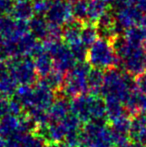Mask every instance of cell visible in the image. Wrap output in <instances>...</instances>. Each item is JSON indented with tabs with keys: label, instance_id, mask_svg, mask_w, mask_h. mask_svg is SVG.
<instances>
[{
	"label": "cell",
	"instance_id": "6da1fadb",
	"mask_svg": "<svg viewBox=\"0 0 146 147\" xmlns=\"http://www.w3.org/2000/svg\"><path fill=\"white\" fill-rule=\"evenodd\" d=\"M118 65L123 72L133 78H138L146 71V49L144 45H137L118 36L113 41Z\"/></svg>",
	"mask_w": 146,
	"mask_h": 147
},
{
	"label": "cell",
	"instance_id": "7a4b0ae2",
	"mask_svg": "<svg viewBox=\"0 0 146 147\" xmlns=\"http://www.w3.org/2000/svg\"><path fill=\"white\" fill-rule=\"evenodd\" d=\"M137 88L136 79L125 72L112 68L104 73V82L100 96L102 98H115L123 105L127 102L133 90Z\"/></svg>",
	"mask_w": 146,
	"mask_h": 147
},
{
	"label": "cell",
	"instance_id": "3957f363",
	"mask_svg": "<svg viewBox=\"0 0 146 147\" xmlns=\"http://www.w3.org/2000/svg\"><path fill=\"white\" fill-rule=\"evenodd\" d=\"M86 61L92 68L107 71L118 65L113 41L99 38L88 48Z\"/></svg>",
	"mask_w": 146,
	"mask_h": 147
},
{
	"label": "cell",
	"instance_id": "277c9868",
	"mask_svg": "<svg viewBox=\"0 0 146 147\" xmlns=\"http://www.w3.org/2000/svg\"><path fill=\"white\" fill-rule=\"evenodd\" d=\"M92 67L87 61L78 62L75 67L65 75L64 84L58 92L59 95L73 99L79 95L88 93L87 77Z\"/></svg>",
	"mask_w": 146,
	"mask_h": 147
},
{
	"label": "cell",
	"instance_id": "5b68a950",
	"mask_svg": "<svg viewBox=\"0 0 146 147\" xmlns=\"http://www.w3.org/2000/svg\"><path fill=\"white\" fill-rule=\"evenodd\" d=\"M72 3L67 0H53L49 11L47 12V21L51 25L63 28L72 21Z\"/></svg>",
	"mask_w": 146,
	"mask_h": 147
},
{
	"label": "cell",
	"instance_id": "8992f818",
	"mask_svg": "<svg viewBox=\"0 0 146 147\" xmlns=\"http://www.w3.org/2000/svg\"><path fill=\"white\" fill-rule=\"evenodd\" d=\"M113 13H114L115 23L119 33L120 31H124L133 26L139 25V22L143 16V13L137 6L116 9Z\"/></svg>",
	"mask_w": 146,
	"mask_h": 147
},
{
	"label": "cell",
	"instance_id": "52a82bcc",
	"mask_svg": "<svg viewBox=\"0 0 146 147\" xmlns=\"http://www.w3.org/2000/svg\"><path fill=\"white\" fill-rule=\"evenodd\" d=\"M94 96L91 93H85L71 100V113L76 115L83 125L91 121V104Z\"/></svg>",
	"mask_w": 146,
	"mask_h": 147
},
{
	"label": "cell",
	"instance_id": "ba28073f",
	"mask_svg": "<svg viewBox=\"0 0 146 147\" xmlns=\"http://www.w3.org/2000/svg\"><path fill=\"white\" fill-rule=\"evenodd\" d=\"M12 77L15 79L16 82L20 83L21 85H30L36 81L37 72L35 69V65L30 60H25L18 64L13 70H12Z\"/></svg>",
	"mask_w": 146,
	"mask_h": 147
},
{
	"label": "cell",
	"instance_id": "9c48e42d",
	"mask_svg": "<svg viewBox=\"0 0 146 147\" xmlns=\"http://www.w3.org/2000/svg\"><path fill=\"white\" fill-rule=\"evenodd\" d=\"M34 89V97H33V106L35 108L41 109V110L48 111L50 107L53 105L56 95L55 92L44 86L40 81L36 83ZM31 107V108H32Z\"/></svg>",
	"mask_w": 146,
	"mask_h": 147
},
{
	"label": "cell",
	"instance_id": "30bf717a",
	"mask_svg": "<svg viewBox=\"0 0 146 147\" xmlns=\"http://www.w3.org/2000/svg\"><path fill=\"white\" fill-rule=\"evenodd\" d=\"M126 114L131 118L138 115H146V93L136 88L130 94V97L124 104Z\"/></svg>",
	"mask_w": 146,
	"mask_h": 147
},
{
	"label": "cell",
	"instance_id": "8fae6325",
	"mask_svg": "<svg viewBox=\"0 0 146 147\" xmlns=\"http://www.w3.org/2000/svg\"><path fill=\"white\" fill-rule=\"evenodd\" d=\"M71 112V102L62 95L56 96L53 105L48 110L49 119L51 122H62L65 117Z\"/></svg>",
	"mask_w": 146,
	"mask_h": 147
},
{
	"label": "cell",
	"instance_id": "7c38bea8",
	"mask_svg": "<svg viewBox=\"0 0 146 147\" xmlns=\"http://www.w3.org/2000/svg\"><path fill=\"white\" fill-rule=\"evenodd\" d=\"M19 133H23L21 131L20 117L8 114L0 119V137L5 141Z\"/></svg>",
	"mask_w": 146,
	"mask_h": 147
},
{
	"label": "cell",
	"instance_id": "4fadbf2b",
	"mask_svg": "<svg viewBox=\"0 0 146 147\" xmlns=\"http://www.w3.org/2000/svg\"><path fill=\"white\" fill-rule=\"evenodd\" d=\"M83 23L73 19L62 28V38L68 47L81 43V30Z\"/></svg>",
	"mask_w": 146,
	"mask_h": 147
},
{
	"label": "cell",
	"instance_id": "5bb4252c",
	"mask_svg": "<svg viewBox=\"0 0 146 147\" xmlns=\"http://www.w3.org/2000/svg\"><path fill=\"white\" fill-rule=\"evenodd\" d=\"M129 138L131 141L139 142L146 145V115L132 117Z\"/></svg>",
	"mask_w": 146,
	"mask_h": 147
},
{
	"label": "cell",
	"instance_id": "9a60e30c",
	"mask_svg": "<svg viewBox=\"0 0 146 147\" xmlns=\"http://www.w3.org/2000/svg\"><path fill=\"white\" fill-rule=\"evenodd\" d=\"M109 10V4L103 0H88L87 21L97 23L103 14ZM86 21V22H87Z\"/></svg>",
	"mask_w": 146,
	"mask_h": 147
},
{
	"label": "cell",
	"instance_id": "2e32d148",
	"mask_svg": "<svg viewBox=\"0 0 146 147\" xmlns=\"http://www.w3.org/2000/svg\"><path fill=\"white\" fill-rule=\"evenodd\" d=\"M65 75H66V74L54 69L47 76L41 78L39 81L44 86H46L47 88L52 90L53 92L58 93L63 87V84H64V81H65Z\"/></svg>",
	"mask_w": 146,
	"mask_h": 147
},
{
	"label": "cell",
	"instance_id": "e0dca14e",
	"mask_svg": "<svg viewBox=\"0 0 146 147\" xmlns=\"http://www.w3.org/2000/svg\"><path fill=\"white\" fill-rule=\"evenodd\" d=\"M104 101H105L106 105L107 123H110V122L116 120L117 118L126 114L124 105L119 100L115 98H111V97H107V98H104Z\"/></svg>",
	"mask_w": 146,
	"mask_h": 147
},
{
	"label": "cell",
	"instance_id": "ac0fdd59",
	"mask_svg": "<svg viewBox=\"0 0 146 147\" xmlns=\"http://www.w3.org/2000/svg\"><path fill=\"white\" fill-rule=\"evenodd\" d=\"M35 65L36 72L39 76L41 77H45L48 75L50 72L54 70V63H53V59L46 51L39 53L36 57V60L34 62Z\"/></svg>",
	"mask_w": 146,
	"mask_h": 147
},
{
	"label": "cell",
	"instance_id": "d6986e66",
	"mask_svg": "<svg viewBox=\"0 0 146 147\" xmlns=\"http://www.w3.org/2000/svg\"><path fill=\"white\" fill-rule=\"evenodd\" d=\"M104 73H105V71L92 68L88 74L87 81L89 92L95 96H100V94H101V89L104 82Z\"/></svg>",
	"mask_w": 146,
	"mask_h": 147
},
{
	"label": "cell",
	"instance_id": "ffe728a7",
	"mask_svg": "<svg viewBox=\"0 0 146 147\" xmlns=\"http://www.w3.org/2000/svg\"><path fill=\"white\" fill-rule=\"evenodd\" d=\"M122 37L128 42L137 45H145L146 43V29L140 25L133 26L123 31Z\"/></svg>",
	"mask_w": 146,
	"mask_h": 147
},
{
	"label": "cell",
	"instance_id": "44dd1931",
	"mask_svg": "<svg viewBox=\"0 0 146 147\" xmlns=\"http://www.w3.org/2000/svg\"><path fill=\"white\" fill-rule=\"evenodd\" d=\"M14 95V99H16L24 109H29L33 106L34 89L30 85L19 86Z\"/></svg>",
	"mask_w": 146,
	"mask_h": 147
},
{
	"label": "cell",
	"instance_id": "7402d4cb",
	"mask_svg": "<svg viewBox=\"0 0 146 147\" xmlns=\"http://www.w3.org/2000/svg\"><path fill=\"white\" fill-rule=\"evenodd\" d=\"M99 39L98 29L96 23L92 22H84L81 30V41L86 47L89 48L94 42Z\"/></svg>",
	"mask_w": 146,
	"mask_h": 147
},
{
	"label": "cell",
	"instance_id": "603a6c76",
	"mask_svg": "<svg viewBox=\"0 0 146 147\" xmlns=\"http://www.w3.org/2000/svg\"><path fill=\"white\" fill-rule=\"evenodd\" d=\"M91 121L106 122V105L105 101L101 96H94L91 104Z\"/></svg>",
	"mask_w": 146,
	"mask_h": 147
},
{
	"label": "cell",
	"instance_id": "cb8c5ba5",
	"mask_svg": "<svg viewBox=\"0 0 146 147\" xmlns=\"http://www.w3.org/2000/svg\"><path fill=\"white\" fill-rule=\"evenodd\" d=\"M73 18L79 22L87 21L88 15V0H75L72 2Z\"/></svg>",
	"mask_w": 146,
	"mask_h": 147
},
{
	"label": "cell",
	"instance_id": "d4e9b609",
	"mask_svg": "<svg viewBox=\"0 0 146 147\" xmlns=\"http://www.w3.org/2000/svg\"><path fill=\"white\" fill-rule=\"evenodd\" d=\"M17 90V82L11 75L0 78V95L4 98L11 97Z\"/></svg>",
	"mask_w": 146,
	"mask_h": 147
},
{
	"label": "cell",
	"instance_id": "484cf974",
	"mask_svg": "<svg viewBox=\"0 0 146 147\" xmlns=\"http://www.w3.org/2000/svg\"><path fill=\"white\" fill-rule=\"evenodd\" d=\"M32 31L34 34L38 37H47L48 36V30H49V23L45 19L41 17L35 18L32 21Z\"/></svg>",
	"mask_w": 146,
	"mask_h": 147
},
{
	"label": "cell",
	"instance_id": "4316f807",
	"mask_svg": "<svg viewBox=\"0 0 146 147\" xmlns=\"http://www.w3.org/2000/svg\"><path fill=\"white\" fill-rule=\"evenodd\" d=\"M52 2L53 0H35L33 8L39 15H44L49 11L51 5H52Z\"/></svg>",
	"mask_w": 146,
	"mask_h": 147
},
{
	"label": "cell",
	"instance_id": "83f0119b",
	"mask_svg": "<svg viewBox=\"0 0 146 147\" xmlns=\"http://www.w3.org/2000/svg\"><path fill=\"white\" fill-rule=\"evenodd\" d=\"M138 3V0H113L112 2V7L114 10L121 9V8L125 7H131V6H136Z\"/></svg>",
	"mask_w": 146,
	"mask_h": 147
},
{
	"label": "cell",
	"instance_id": "f1b7e54d",
	"mask_svg": "<svg viewBox=\"0 0 146 147\" xmlns=\"http://www.w3.org/2000/svg\"><path fill=\"white\" fill-rule=\"evenodd\" d=\"M9 114V100L0 96V119Z\"/></svg>",
	"mask_w": 146,
	"mask_h": 147
},
{
	"label": "cell",
	"instance_id": "f546056e",
	"mask_svg": "<svg viewBox=\"0 0 146 147\" xmlns=\"http://www.w3.org/2000/svg\"><path fill=\"white\" fill-rule=\"evenodd\" d=\"M136 85L141 92L146 93V71L141 76L136 78Z\"/></svg>",
	"mask_w": 146,
	"mask_h": 147
},
{
	"label": "cell",
	"instance_id": "4dcf8cb0",
	"mask_svg": "<svg viewBox=\"0 0 146 147\" xmlns=\"http://www.w3.org/2000/svg\"><path fill=\"white\" fill-rule=\"evenodd\" d=\"M136 6L143 14H146V0H138V3Z\"/></svg>",
	"mask_w": 146,
	"mask_h": 147
},
{
	"label": "cell",
	"instance_id": "1f68e13d",
	"mask_svg": "<svg viewBox=\"0 0 146 147\" xmlns=\"http://www.w3.org/2000/svg\"><path fill=\"white\" fill-rule=\"evenodd\" d=\"M139 25L142 26V27H144L146 29V14H143L142 18H141L140 22H139Z\"/></svg>",
	"mask_w": 146,
	"mask_h": 147
},
{
	"label": "cell",
	"instance_id": "d6a6232c",
	"mask_svg": "<svg viewBox=\"0 0 146 147\" xmlns=\"http://www.w3.org/2000/svg\"><path fill=\"white\" fill-rule=\"evenodd\" d=\"M0 147H6V141L0 137Z\"/></svg>",
	"mask_w": 146,
	"mask_h": 147
},
{
	"label": "cell",
	"instance_id": "836d02e7",
	"mask_svg": "<svg viewBox=\"0 0 146 147\" xmlns=\"http://www.w3.org/2000/svg\"><path fill=\"white\" fill-rule=\"evenodd\" d=\"M103 1H105V2H107L108 4H112V2H113V0H103Z\"/></svg>",
	"mask_w": 146,
	"mask_h": 147
},
{
	"label": "cell",
	"instance_id": "e575fe53",
	"mask_svg": "<svg viewBox=\"0 0 146 147\" xmlns=\"http://www.w3.org/2000/svg\"><path fill=\"white\" fill-rule=\"evenodd\" d=\"M144 47H145V49H146V43H145V45H144Z\"/></svg>",
	"mask_w": 146,
	"mask_h": 147
}]
</instances>
